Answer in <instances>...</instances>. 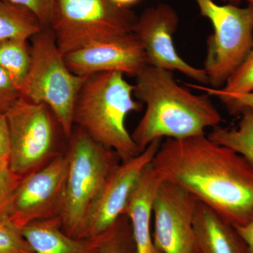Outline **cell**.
Instances as JSON below:
<instances>
[{"instance_id":"obj_9","label":"cell","mask_w":253,"mask_h":253,"mask_svg":"<svg viewBox=\"0 0 253 253\" xmlns=\"http://www.w3.org/2000/svg\"><path fill=\"white\" fill-rule=\"evenodd\" d=\"M68 160L59 154L23 176L15 190L8 215L20 229L34 221L60 217L64 204Z\"/></svg>"},{"instance_id":"obj_23","label":"cell","mask_w":253,"mask_h":253,"mask_svg":"<svg viewBox=\"0 0 253 253\" xmlns=\"http://www.w3.org/2000/svg\"><path fill=\"white\" fill-rule=\"evenodd\" d=\"M22 178L11 170L9 160L0 161V216L8 212L15 190Z\"/></svg>"},{"instance_id":"obj_2","label":"cell","mask_w":253,"mask_h":253,"mask_svg":"<svg viewBox=\"0 0 253 253\" xmlns=\"http://www.w3.org/2000/svg\"><path fill=\"white\" fill-rule=\"evenodd\" d=\"M134 94L146 111L131 134L140 152L163 137L181 139L206 134L221 116L209 95L178 84L172 71L147 65L136 77Z\"/></svg>"},{"instance_id":"obj_3","label":"cell","mask_w":253,"mask_h":253,"mask_svg":"<svg viewBox=\"0 0 253 253\" xmlns=\"http://www.w3.org/2000/svg\"><path fill=\"white\" fill-rule=\"evenodd\" d=\"M119 72L96 73L86 78L76 99L73 123L94 140L114 151L121 161L140 154L126 126L128 114L143 104L133 99L134 85Z\"/></svg>"},{"instance_id":"obj_22","label":"cell","mask_w":253,"mask_h":253,"mask_svg":"<svg viewBox=\"0 0 253 253\" xmlns=\"http://www.w3.org/2000/svg\"><path fill=\"white\" fill-rule=\"evenodd\" d=\"M218 89L226 94L253 92V46L246 59L226 82L224 86Z\"/></svg>"},{"instance_id":"obj_20","label":"cell","mask_w":253,"mask_h":253,"mask_svg":"<svg viewBox=\"0 0 253 253\" xmlns=\"http://www.w3.org/2000/svg\"><path fill=\"white\" fill-rule=\"evenodd\" d=\"M97 253H136L130 222L126 214L108 231Z\"/></svg>"},{"instance_id":"obj_31","label":"cell","mask_w":253,"mask_h":253,"mask_svg":"<svg viewBox=\"0 0 253 253\" xmlns=\"http://www.w3.org/2000/svg\"><path fill=\"white\" fill-rule=\"evenodd\" d=\"M158 253H161L158 252Z\"/></svg>"},{"instance_id":"obj_16","label":"cell","mask_w":253,"mask_h":253,"mask_svg":"<svg viewBox=\"0 0 253 253\" xmlns=\"http://www.w3.org/2000/svg\"><path fill=\"white\" fill-rule=\"evenodd\" d=\"M194 229L199 253H251L235 227L198 201Z\"/></svg>"},{"instance_id":"obj_8","label":"cell","mask_w":253,"mask_h":253,"mask_svg":"<svg viewBox=\"0 0 253 253\" xmlns=\"http://www.w3.org/2000/svg\"><path fill=\"white\" fill-rule=\"evenodd\" d=\"M5 114L11 140L9 164L15 174L23 177L59 154L55 124L58 121L46 104L21 96Z\"/></svg>"},{"instance_id":"obj_30","label":"cell","mask_w":253,"mask_h":253,"mask_svg":"<svg viewBox=\"0 0 253 253\" xmlns=\"http://www.w3.org/2000/svg\"><path fill=\"white\" fill-rule=\"evenodd\" d=\"M224 1H229L232 4H237V3L241 2V1H246L249 3V4L253 5V0H224Z\"/></svg>"},{"instance_id":"obj_21","label":"cell","mask_w":253,"mask_h":253,"mask_svg":"<svg viewBox=\"0 0 253 253\" xmlns=\"http://www.w3.org/2000/svg\"><path fill=\"white\" fill-rule=\"evenodd\" d=\"M0 253H35L7 213L0 216Z\"/></svg>"},{"instance_id":"obj_24","label":"cell","mask_w":253,"mask_h":253,"mask_svg":"<svg viewBox=\"0 0 253 253\" xmlns=\"http://www.w3.org/2000/svg\"><path fill=\"white\" fill-rule=\"evenodd\" d=\"M188 85L190 87L201 89L207 93L208 95L216 96L227 106L231 113L241 114L245 109L253 110V92L247 93V94H226L219 89H214V88L192 85V84H188Z\"/></svg>"},{"instance_id":"obj_27","label":"cell","mask_w":253,"mask_h":253,"mask_svg":"<svg viewBox=\"0 0 253 253\" xmlns=\"http://www.w3.org/2000/svg\"><path fill=\"white\" fill-rule=\"evenodd\" d=\"M11 140L7 119L4 112L0 111V161L9 160Z\"/></svg>"},{"instance_id":"obj_7","label":"cell","mask_w":253,"mask_h":253,"mask_svg":"<svg viewBox=\"0 0 253 253\" xmlns=\"http://www.w3.org/2000/svg\"><path fill=\"white\" fill-rule=\"evenodd\" d=\"M213 33L207 40L204 71L208 84L218 89L246 59L253 46V5H219L213 0H194Z\"/></svg>"},{"instance_id":"obj_29","label":"cell","mask_w":253,"mask_h":253,"mask_svg":"<svg viewBox=\"0 0 253 253\" xmlns=\"http://www.w3.org/2000/svg\"><path fill=\"white\" fill-rule=\"evenodd\" d=\"M111 1L120 7L130 9L131 6L137 4L141 0H111Z\"/></svg>"},{"instance_id":"obj_5","label":"cell","mask_w":253,"mask_h":253,"mask_svg":"<svg viewBox=\"0 0 253 253\" xmlns=\"http://www.w3.org/2000/svg\"><path fill=\"white\" fill-rule=\"evenodd\" d=\"M31 40V66L21 96L37 104H46L68 139L74 127L76 99L86 78L74 74L68 68L49 28L42 30Z\"/></svg>"},{"instance_id":"obj_12","label":"cell","mask_w":253,"mask_h":253,"mask_svg":"<svg viewBox=\"0 0 253 253\" xmlns=\"http://www.w3.org/2000/svg\"><path fill=\"white\" fill-rule=\"evenodd\" d=\"M178 24L175 10L167 4H160L144 10L138 17L133 33L144 47L148 65L179 71L195 81L208 84L204 68L191 66L176 51L173 39Z\"/></svg>"},{"instance_id":"obj_18","label":"cell","mask_w":253,"mask_h":253,"mask_svg":"<svg viewBox=\"0 0 253 253\" xmlns=\"http://www.w3.org/2000/svg\"><path fill=\"white\" fill-rule=\"evenodd\" d=\"M237 127L217 126L208 134V138L241 155L253 168V110L245 109L241 113Z\"/></svg>"},{"instance_id":"obj_6","label":"cell","mask_w":253,"mask_h":253,"mask_svg":"<svg viewBox=\"0 0 253 253\" xmlns=\"http://www.w3.org/2000/svg\"><path fill=\"white\" fill-rule=\"evenodd\" d=\"M138 16L111 0H56L49 28L63 54L131 33Z\"/></svg>"},{"instance_id":"obj_25","label":"cell","mask_w":253,"mask_h":253,"mask_svg":"<svg viewBox=\"0 0 253 253\" xmlns=\"http://www.w3.org/2000/svg\"><path fill=\"white\" fill-rule=\"evenodd\" d=\"M31 11L38 18L42 26L49 28L56 0H7Z\"/></svg>"},{"instance_id":"obj_14","label":"cell","mask_w":253,"mask_h":253,"mask_svg":"<svg viewBox=\"0 0 253 253\" xmlns=\"http://www.w3.org/2000/svg\"><path fill=\"white\" fill-rule=\"evenodd\" d=\"M161 180L152 163L146 168L131 194L125 214L130 222L136 253H158L153 240V205Z\"/></svg>"},{"instance_id":"obj_1","label":"cell","mask_w":253,"mask_h":253,"mask_svg":"<svg viewBox=\"0 0 253 253\" xmlns=\"http://www.w3.org/2000/svg\"><path fill=\"white\" fill-rule=\"evenodd\" d=\"M152 167L161 181L181 186L234 227L253 219V168L206 134L162 141Z\"/></svg>"},{"instance_id":"obj_17","label":"cell","mask_w":253,"mask_h":253,"mask_svg":"<svg viewBox=\"0 0 253 253\" xmlns=\"http://www.w3.org/2000/svg\"><path fill=\"white\" fill-rule=\"evenodd\" d=\"M44 28L35 15L7 0H0V42L31 39Z\"/></svg>"},{"instance_id":"obj_19","label":"cell","mask_w":253,"mask_h":253,"mask_svg":"<svg viewBox=\"0 0 253 253\" xmlns=\"http://www.w3.org/2000/svg\"><path fill=\"white\" fill-rule=\"evenodd\" d=\"M31 62V45L28 41L10 39L0 42V66L20 90L27 77Z\"/></svg>"},{"instance_id":"obj_26","label":"cell","mask_w":253,"mask_h":253,"mask_svg":"<svg viewBox=\"0 0 253 253\" xmlns=\"http://www.w3.org/2000/svg\"><path fill=\"white\" fill-rule=\"evenodd\" d=\"M21 96V90L14 84L9 75L0 66V111L6 112Z\"/></svg>"},{"instance_id":"obj_15","label":"cell","mask_w":253,"mask_h":253,"mask_svg":"<svg viewBox=\"0 0 253 253\" xmlns=\"http://www.w3.org/2000/svg\"><path fill=\"white\" fill-rule=\"evenodd\" d=\"M21 230L35 253H97L109 231L78 239L63 231L60 217L34 221Z\"/></svg>"},{"instance_id":"obj_10","label":"cell","mask_w":253,"mask_h":253,"mask_svg":"<svg viewBox=\"0 0 253 253\" xmlns=\"http://www.w3.org/2000/svg\"><path fill=\"white\" fill-rule=\"evenodd\" d=\"M196 203L181 186L161 181L153 205V240L158 252L199 253L194 229Z\"/></svg>"},{"instance_id":"obj_4","label":"cell","mask_w":253,"mask_h":253,"mask_svg":"<svg viewBox=\"0 0 253 253\" xmlns=\"http://www.w3.org/2000/svg\"><path fill=\"white\" fill-rule=\"evenodd\" d=\"M68 140L67 179L60 219L66 234L84 239L91 208L121 161L114 151L96 142L79 126L73 127Z\"/></svg>"},{"instance_id":"obj_13","label":"cell","mask_w":253,"mask_h":253,"mask_svg":"<svg viewBox=\"0 0 253 253\" xmlns=\"http://www.w3.org/2000/svg\"><path fill=\"white\" fill-rule=\"evenodd\" d=\"M64 58L71 72L83 78L104 72L136 78L148 65L144 47L133 32L84 46Z\"/></svg>"},{"instance_id":"obj_28","label":"cell","mask_w":253,"mask_h":253,"mask_svg":"<svg viewBox=\"0 0 253 253\" xmlns=\"http://www.w3.org/2000/svg\"><path fill=\"white\" fill-rule=\"evenodd\" d=\"M236 229L247 244L250 253H253V219L248 224Z\"/></svg>"},{"instance_id":"obj_11","label":"cell","mask_w":253,"mask_h":253,"mask_svg":"<svg viewBox=\"0 0 253 253\" xmlns=\"http://www.w3.org/2000/svg\"><path fill=\"white\" fill-rule=\"evenodd\" d=\"M162 141H154L135 157L121 161L109 174L89 213L86 237L101 235L116 225Z\"/></svg>"}]
</instances>
